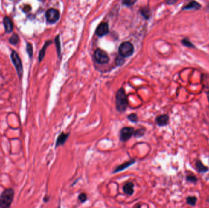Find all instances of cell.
I'll list each match as a JSON object with an SVG mask.
<instances>
[{
    "label": "cell",
    "mask_w": 209,
    "mask_h": 208,
    "mask_svg": "<svg viewBox=\"0 0 209 208\" xmlns=\"http://www.w3.org/2000/svg\"><path fill=\"white\" fill-rule=\"evenodd\" d=\"M135 160L133 159V160H130V161H128L127 162H125L123 164H122L118 166V167L115 169V170L113 171V173H116L119 172H121L125 169H126L127 168H128L130 166H131L132 165H133L134 163H135Z\"/></svg>",
    "instance_id": "30bf717a"
},
{
    "label": "cell",
    "mask_w": 209,
    "mask_h": 208,
    "mask_svg": "<svg viewBox=\"0 0 209 208\" xmlns=\"http://www.w3.org/2000/svg\"><path fill=\"white\" fill-rule=\"evenodd\" d=\"M136 0H123V4L124 5H126V6H132L133 5V4L135 3Z\"/></svg>",
    "instance_id": "cb8c5ba5"
},
{
    "label": "cell",
    "mask_w": 209,
    "mask_h": 208,
    "mask_svg": "<svg viewBox=\"0 0 209 208\" xmlns=\"http://www.w3.org/2000/svg\"><path fill=\"white\" fill-rule=\"evenodd\" d=\"M14 196V191L12 189H7L4 190L0 196V207L7 208L11 206Z\"/></svg>",
    "instance_id": "7a4b0ae2"
},
{
    "label": "cell",
    "mask_w": 209,
    "mask_h": 208,
    "mask_svg": "<svg viewBox=\"0 0 209 208\" xmlns=\"http://www.w3.org/2000/svg\"><path fill=\"white\" fill-rule=\"evenodd\" d=\"M128 118L130 121L133 123H136L138 121V118L136 114H131L129 115Z\"/></svg>",
    "instance_id": "44dd1931"
},
{
    "label": "cell",
    "mask_w": 209,
    "mask_h": 208,
    "mask_svg": "<svg viewBox=\"0 0 209 208\" xmlns=\"http://www.w3.org/2000/svg\"><path fill=\"white\" fill-rule=\"evenodd\" d=\"M51 43V41H48L46 42V44H45V45L44 46V47L42 48V49L41 50V51H40V53H39V61H41L42 60V59L44 58V56H45V50H46V48H47V47L49 45V44Z\"/></svg>",
    "instance_id": "2e32d148"
},
{
    "label": "cell",
    "mask_w": 209,
    "mask_h": 208,
    "mask_svg": "<svg viewBox=\"0 0 209 208\" xmlns=\"http://www.w3.org/2000/svg\"><path fill=\"white\" fill-rule=\"evenodd\" d=\"M94 58L95 61L101 64H104L109 61V57L107 53L102 50L97 49L94 53Z\"/></svg>",
    "instance_id": "5b68a950"
},
{
    "label": "cell",
    "mask_w": 209,
    "mask_h": 208,
    "mask_svg": "<svg viewBox=\"0 0 209 208\" xmlns=\"http://www.w3.org/2000/svg\"><path fill=\"white\" fill-rule=\"evenodd\" d=\"M199 8H201V5L196 2V1H190L188 4H187L183 9L185 10H188V9H195V10H198Z\"/></svg>",
    "instance_id": "5bb4252c"
},
{
    "label": "cell",
    "mask_w": 209,
    "mask_h": 208,
    "mask_svg": "<svg viewBox=\"0 0 209 208\" xmlns=\"http://www.w3.org/2000/svg\"><path fill=\"white\" fill-rule=\"evenodd\" d=\"M142 12H143V16H145L147 19H148L150 16V13H149V10L148 9L147 10H145L144 9L143 10H142Z\"/></svg>",
    "instance_id": "4316f807"
},
{
    "label": "cell",
    "mask_w": 209,
    "mask_h": 208,
    "mask_svg": "<svg viewBox=\"0 0 209 208\" xmlns=\"http://www.w3.org/2000/svg\"><path fill=\"white\" fill-rule=\"evenodd\" d=\"M56 44H57V49H58V54H60V42L59 40V37H57V38H56Z\"/></svg>",
    "instance_id": "83f0119b"
},
{
    "label": "cell",
    "mask_w": 209,
    "mask_h": 208,
    "mask_svg": "<svg viewBox=\"0 0 209 208\" xmlns=\"http://www.w3.org/2000/svg\"><path fill=\"white\" fill-rule=\"evenodd\" d=\"M26 50H27L28 54H29V56L31 58L32 56H33V47H32V45H31V44H27Z\"/></svg>",
    "instance_id": "7402d4cb"
},
{
    "label": "cell",
    "mask_w": 209,
    "mask_h": 208,
    "mask_svg": "<svg viewBox=\"0 0 209 208\" xmlns=\"http://www.w3.org/2000/svg\"><path fill=\"white\" fill-rule=\"evenodd\" d=\"M46 19L48 23H54L60 19V12L54 9H48L46 12Z\"/></svg>",
    "instance_id": "52a82bcc"
},
{
    "label": "cell",
    "mask_w": 209,
    "mask_h": 208,
    "mask_svg": "<svg viewBox=\"0 0 209 208\" xmlns=\"http://www.w3.org/2000/svg\"><path fill=\"white\" fill-rule=\"evenodd\" d=\"M11 59L14 65L16 70L18 73V76L20 78H22L23 75V65L20 58L17 53L15 51H12L11 53Z\"/></svg>",
    "instance_id": "277c9868"
},
{
    "label": "cell",
    "mask_w": 209,
    "mask_h": 208,
    "mask_svg": "<svg viewBox=\"0 0 209 208\" xmlns=\"http://www.w3.org/2000/svg\"><path fill=\"white\" fill-rule=\"evenodd\" d=\"M125 62V60H124V57L122 56L121 55L120 56H118L117 58H116V64L118 65H122V64Z\"/></svg>",
    "instance_id": "d4e9b609"
},
{
    "label": "cell",
    "mask_w": 209,
    "mask_h": 208,
    "mask_svg": "<svg viewBox=\"0 0 209 208\" xmlns=\"http://www.w3.org/2000/svg\"><path fill=\"white\" fill-rule=\"evenodd\" d=\"M78 199L80 200V201L81 202V203H84L85 202L86 200H87V195H86L85 193H81L78 196Z\"/></svg>",
    "instance_id": "603a6c76"
},
{
    "label": "cell",
    "mask_w": 209,
    "mask_h": 208,
    "mask_svg": "<svg viewBox=\"0 0 209 208\" xmlns=\"http://www.w3.org/2000/svg\"><path fill=\"white\" fill-rule=\"evenodd\" d=\"M69 133L65 134L64 132H62L57 138V142H56V147H58L60 145H63L69 137Z\"/></svg>",
    "instance_id": "8fae6325"
},
{
    "label": "cell",
    "mask_w": 209,
    "mask_h": 208,
    "mask_svg": "<svg viewBox=\"0 0 209 208\" xmlns=\"http://www.w3.org/2000/svg\"><path fill=\"white\" fill-rule=\"evenodd\" d=\"M187 181H188L191 183H195V182H196V181H197V178L194 176H191V175L187 176Z\"/></svg>",
    "instance_id": "484cf974"
},
{
    "label": "cell",
    "mask_w": 209,
    "mask_h": 208,
    "mask_svg": "<svg viewBox=\"0 0 209 208\" xmlns=\"http://www.w3.org/2000/svg\"><path fill=\"white\" fill-rule=\"evenodd\" d=\"M196 167L198 170L201 173H204V172H206L208 170V169L206 167V166L204 165L200 161H198L196 162Z\"/></svg>",
    "instance_id": "9a60e30c"
},
{
    "label": "cell",
    "mask_w": 209,
    "mask_h": 208,
    "mask_svg": "<svg viewBox=\"0 0 209 208\" xmlns=\"http://www.w3.org/2000/svg\"><path fill=\"white\" fill-rule=\"evenodd\" d=\"M177 1V0H167V3L169 4H174Z\"/></svg>",
    "instance_id": "f1b7e54d"
},
{
    "label": "cell",
    "mask_w": 209,
    "mask_h": 208,
    "mask_svg": "<svg viewBox=\"0 0 209 208\" xmlns=\"http://www.w3.org/2000/svg\"><path fill=\"white\" fill-rule=\"evenodd\" d=\"M129 106L127 96L123 89L118 90L116 96V107L120 113L125 112Z\"/></svg>",
    "instance_id": "6da1fadb"
},
{
    "label": "cell",
    "mask_w": 209,
    "mask_h": 208,
    "mask_svg": "<svg viewBox=\"0 0 209 208\" xmlns=\"http://www.w3.org/2000/svg\"><path fill=\"white\" fill-rule=\"evenodd\" d=\"M19 37L18 35L16 34H13L9 38V42L12 45L17 44L19 43Z\"/></svg>",
    "instance_id": "e0dca14e"
},
{
    "label": "cell",
    "mask_w": 209,
    "mask_h": 208,
    "mask_svg": "<svg viewBox=\"0 0 209 208\" xmlns=\"http://www.w3.org/2000/svg\"><path fill=\"white\" fill-rule=\"evenodd\" d=\"M169 120H170L169 116L166 114H164L157 117L156 123L158 126L163 127L166 125V124L168 123Z\"/></svg>",
    "instance_id": "9c48e42d"
},
{
    "label": "cell",
    "mask_w": 209,
    "mask_h": 208,
    "mask_svg": "<svg viewBox=\"0 0 209 208\" xmlns=\"http://www.w3.org/2000/svg\"><path fill=\"white\" fill-rule=\"evenodd\" d=\"M109 31V27L108 24L106 23H100L99 26L97 27L96 30V34L98 36L102 37L105 35H106Z\"/></svg>",
    "instance_id": "ba28073f"
},
{
    "label": "cell",
    "mask_w": 209,
    "mask_h": 208,
    "mask_svg": "<svg viewBox=\"0 0 209 208\" xmlns=\"http://www.w3.org/2000/svg\"><path fill=\"white\" fill-rule=\"evenodd\" d=\"M145 131H146V130L144 128L137 130L135 131L133 135L135 137H141L144 135V134L145 133Z\"/></svg>",
    "instance_id": "ac0fdd59"
},
{
    "label": "cell",
    "mask_w": 209,
    "mask_h": 208,
    "mask_svg": "<svg viewBox=\"0 0 209 208\" xmlns=\"http://www.w3.org/2000/svg\"><path fill=\"white\" fill-rule=\"evenodd\" d=\"M196 201H197V198L195 197H189L187 199V203L191 206H194L196 204Z\"/></svg>",
    "instance_id": "d6986e66"
},
{
    "label": "cell",
    "mask_w": 209,
    "mask_h": 208,
    "mask_svg": "<svg viewBox=\"0 0 209 208\" xmlns=\"http://www.w3.org/2000/svg\"><path fill=\"white\" fill-rule=\"evenodd\" d=\"M134 48L133 45L129 41H125L121 44L119 48V52L120 55L124 58L130 56L133 53Z\"/></svg>",
    "instance_id": "3957f363"
},
{
    "label": "cell",
    "mask_w": 209,
    "mask_h": 208,
    "mask_svg": "<svg viewBox=\"0 0 209 208\" xmlns=\"http://www.w3.org/2000/svg\"><path fill=\"white\" fill-rule=\"evenodd\" d=\"M135 130L132 127H124L120 131V140L122 142H126L134 135Z\"/></svg>",
    "instance_id": "8992f818"
},
{
    "label": "cell",
    "mask_w": 209,
    "mask_h": 208,
    "mask_svg": "<svg viewBox=\"0 0 209 208\" xmlns=\"http://www.w3.org/2000/svg\"><path fill=\"white\" fill-rule=\"evenodd\" d=\"M5 30L7 33H10L13 30V24L11 20L8 17H5L3 20Z\"/></svg>",
    "instance_id": "4fadbf2b"
},
{
    "label": "cell",
    "mask_w": 209,
    "mask_h": 208,
    "mask_svg": "<svg viewBox=\"0 0 209 208\" xmlns=\"http://www.w3.org/2000/svg\"><path fill=\"white\" fill-rule=\"evenodd\" d=\"M133 187H134V184L132 182L127 183V184H125L123 187V192L126 194V195H132L133 192H134Z\"/></svg>",
    "instance_id": "7c38bea8"
},
{
    "label": "cell",
    "mask_w": 209,
    "mask_h": 208,
    "mask_svg": "<svg viewBox=\"0 0 209 208\" xmlns=\"http://www.w3.org/2000/svg\"><path fill=\"white\" fill-rule=\"evenodd\" d=\"M182 44L187 47H188V48H194V46L193 45V44L190 41H189L188 39L187 38H184L182 40Z\"/></svg>",
    "instance_id": "ffe728a7"
}]
</instances>
